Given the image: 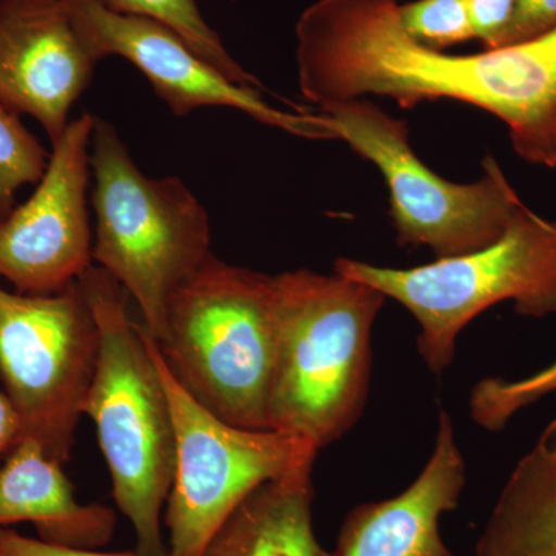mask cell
I'll use <instances>...</instances> for the list:
<instances>
[{"instance_id": "cell-1", "label": "cell", "mask_w": 556, "mask_h": 556, "mask_svg": "<svg viewBox=\"0 0 556 556\" xmlns=\"http://www.w3.org/2000/svg\"><path fill=\"white\" fill-rule=\"evenodd\" d=\"M402 0H316L295 24L300 93L318 110L387 98L413 109L466 102L496 116L519 159L556 167V28L540 38L450 54L417 42Z\"/></svg>"}, {"instance_id": "cell-2", "label": "cell", "mask_w": 556, "mask_h": 556, "mask_svg": "<svg viewBox=\"0 0 556 556\" xmlns=\"http://www.w3.org/2000/svg\"><path fill=\"white\" fill-rule=\"evenodd\" d=\"M386 300L378 289L338 273L274 276L269 430L320 452L356 426L371 383L372 327Z\"/></svg>"}, {"instance_id": "cell-3", "label": "cell", "mask_w": 556, "mask_h": 556, "mask_svg": "<svg viewBox=\"0 0 556 556\" xmlns=\"http://www.w3.org/2000/svg\"><path fill=\"white\" fill-rule=\"evenodd\" d=\"M79 281L101 336L83 415L97 427L113 500L134 527L137 552L169 556L163 510L174 484L177 442L150 336L131 320L127 292L104 269L91 265Z\"/></svg>"}, {"instance_id": "cell-4", "label": "cell", "mask_w": 556, "mask_h": 556, "mask_svg": "<svg viewBox=\"0 0 556 556\" xmlns=\"http://www.w3.org/2000/svg\"><path fill=\"white\" fill-rule=\"evenodd\" d=\"M155 342L172 376L204 408L232 426L269 430L274 276L208 255L170 295Z\"/></svg>"}, {"instance_id": "cell-5", "label": "cell", "mask_w": 556, "mask_h": 556, "mask_svg": "<svg viewBox=\"0 0 556 556\" xmlns=\"http://www.w3.org/2000/svg\"><path fill=\"white\" fill-rule=\"evenodd\" d=\"M90 169L93 265L137 302L142 327L160 340L170 295L212 254L207 208L182 179L146 177L116 127L97 116Z\"/></svg>"}, {"instance_id": "cell-6", "label": "cell", "mask_w": 556, "mask_h": 556, "mask_svg": "<svg viewBox=\"0 0 556 556\" xmlns=\"http://www.w3.org/2000/svg\"><path fill=\"white\" fill-rule=\"evenodd\" d=\"M334 273L401 303L419 327L420 357L442 375L463 329L496 303L510 300L526 317L556 314V219L525 206L500 240L470 254L407 269L342 257Z\"/></svg>"}, {"instance_id": "cell-7", "label": "cell", "mask_w": 556, "mask_h": 556, "mask_svg": "<svg viewBox=\"0 0 556 556\" xmlns=\"http://www.w3.org/2000/svg\"><path fill=\"white\" fill-rule=\"evenodd\" d=\"M318 112L386 179L399 247L428 248L434 260L470 254L500 240L526 206L492 155L477 181L453 182L416 155L408 124L375 102H336Z\"/></svg>"}, {"instance_id": "cell-8", "label": "cell", "mask_w": 556, "mask_h": 556, "mask_svg": "<svg viewBox=\"0 0 556 556\" xmlns=\"http://www.w3.org/2000/svg\"><path fill=\"white\" fill-rule=\"evenodd\" d=\"M100 346V328L79 278L54 294L0 287L3 391L20 417L21 441L35 442L62 466L75 448Z\"/></svg>"}, {"instance_id": "cell-9", "label": "cell", "mask_w": 556, "mask_h": 556, "mask_svg": "<svg viewBox=\"0 0 556 556\" xmlns=\"http://www.w3.org/2000/svg\"><path fill=\"white\" fill-rule=\"evenodd\" d=\"M153 356L174 416L177 460L166 503L169 556H203L218 527L241 501L292 467L316 460V450L276 430H248L219 419L190 396L161 357Z\"/></svg>"}, {"instance_id": "cell-10", "label": "cell", "mask_w": 556, "mask_h": 556, "mask_svg": "<svg viewBox=\"0 0 556 556\" xmlns=\"http://www.w3.org/2000/svg\"><path fill=\"white\" fill-rule=\"evenodd\" d=\"M65 3L91 60L97 64L109 56L129 61L148 78L172 115L188 116L204 108H228L294 137L338 139L324 113L274 108L258 89L226 78L160 22L118 13L102 0H65Z\"/></svg>"}, {"instance_id": "cell-11", "label": "cell", "mask_w": 556, "mask_h": 556, "mask_svg": "<svg viewBox=\"0 0 556 556\" xmlns=\"http://www.w3.org/2000/svg\"><path fill=\"white\" fill-rule=\"evenodd\" d=\"M94 116L70 121L35 193L0 219V278L20 294H54L93 265L89 204Z\"/></svg>"}, {"instance_id": "cell-12", "label": "cell", "mask_w": 556, "mask_h": 556, "mask_svg": "<svg viewBox=\"0 0 556 556\" xmlns=\"http://www.w3.org/2000/svg\"><path fill=\"white\" fill-rule=\"evenodd\" d=\"M97 65L65 0H0V104L38 121L51 146Z\"/></svg>"}, {"instance_id": "cell-13", "label": "cell", "mask_w": 556, "mask_h": 556, "mask_svg": "<svg viewBox=\"0 0 556 556\" xmlns=\"http://www.w3.org/2000/svg\"><path fill=\"white\" fill-rule=\"evenodd\" d=\"M466 481L452 417L441 409L433 452L419 477L390 500L354 507L332 556H455L442 541L439 519L459 506Z\"/></svg>"}, {"instance_id": "cell-14", "label": "cell", "mask_w": 556, "mask_h": 556, "mask_svg": "<svg viewBox=\"0 0 556 556\" xmlns=\"http://www.w3.org/2000/svg\"><path fill=\"white\" fill-rule=\"evenodd\" d=\"M17 522H30L47 543L100 548L112 540L116 515L100 504L78 503L62 464L24 439L0 467V529Z\"/></svg>"}, {"instance_id": "cell-15", "label": "cell", "mask_w": 556, "mask_h": 556, "mask_svg": "<svg viewBox=\"0 0 556 556\" xmlns=\"http://www.w3.org/2000/svg\"><path fill=\"white\" fill-rule=\"evenodd\" d=\"M313 467L299 464L249 493L218 527L203 556H332L314 533Z\"/></svg>"}, {"instance_id": "cell-16", "label": "cell", "mask_w": 556, "mask_h": 556, "mask_svg": "<svg viewBox=\"0 0 556 556\" xmlns=\"http://www.w3.org/2000/svg\"><path fill=\"white\" fill-rule=\"evenodd\" d=\"M477 556H556V445L522 456L497 497Z\"/></svg>"}, {"instance_id": "cell-17", "label": "cell", "mask_w": 556, "mask_h": 556, "mask_svg": "<svg viewBox=\"0 0 556 556\" xmlns=\"http://www.w3.org/2000/svg\"><path fill=\"white\" fill-rule=\"evenodd\" d=\"M118 13L149 17L166 25L222 75L251 89L263 90L260 80L230 56L217 31L204 20L197 0H102Z\"/></svg>"}, {"instance_id": "cell-18", "label": "cell", "mask_w": 556, "mask_h": 556, "mask_svg": "<svg viewBox=\"0 0 556 556\" xmlns=\"http://www.w3.org/2000/svg\"><path fill=\"white\" fill-rule=\"evenodd\" d=\"M556 393V361L547 368L521 380L485 378L471 388V420L490 433H500L511 417L535 404L548 394Z\"/></svg>"}, {"instance_id": "cell-19", "label": "cell", "mask_w": 556, "mask_h": 556, "mask_svg": "<svg viewBox=\"0 0 556 556\" xmlns=\"http://www.w3.org/2000/svg\"><path fill=\"white\" fill-rule=\"evenodd\" d=\"M50 152L21 123L20 115L0 104V219L16 207V193L39 185Z\"/></svg>"}, {"instance_id": "cell-20", "label": "cell", "mask_w": 556, "mask_h": 556, "mask_svg": "<svg viewBox=\"0 0 556 556\" xmlns=\"http://www.w3.org/2000/svg\"><path fill=\"white\" fill-rule=\"evenodd\" d=\"M405 31L424 46L447 50L473 38L467 0H415L402 3Z\"/></svg>"}, {"instance_id": "cell-21", "label": "cell", "mask_w": 556, "mask_h": 556, "mask_svg": "<svg viewBox=\"0 0 556 556\" xmlns=\"http://www.w3.org/2000/svg\"><path fill=\"white\" fill-rule=\"evenodd\" d=\"M473 38L485 50L500 49L507 28L514 20L517 0H467Z\"/></svg>"}, {"instance_id": "cell-22", "label": "cell", "mask_w": 556, "mask_h": 556, "mask_svg": "<svg viewBox=\"0 0 556 556\" xmlns=\"http://www.w3.org/2000/svg\"><path fill=\"white\" fill-rule=\"evenodd\" d=\"M555 28L556 0H517L514 20L500 49L540 38Z\"/></svg>"}, {"instance_id": "cell-23", "label": "cell", "mask_w": 556, "mask_h": 556, "mask_svg": "<svg viewBox=\"0 0 556 556\" xmlns=\"http://www.w3.org/2000/svg\"><path fill=\"white\" fill-rule=\"evenodd\" d=\"M0 556H148L139 552H101L98 548L58 546L39 538L20 535L14 530L0 529Z\"/></svg>"}, {"instance_id": "cell-24", "label": "cell", "mask_w": 556, "mask_h": 556, "mask_svg": "<svg viewBox=\"0 0 556 556\" xmlns=\"http://www.w3.org/2000/svg\"><path fill=\"white\" fill-rule=\"evenodd\" d=\"M20 441V417L14 412L5 391L0 390V459H5Z\"/></svg>"}]
</instances>
